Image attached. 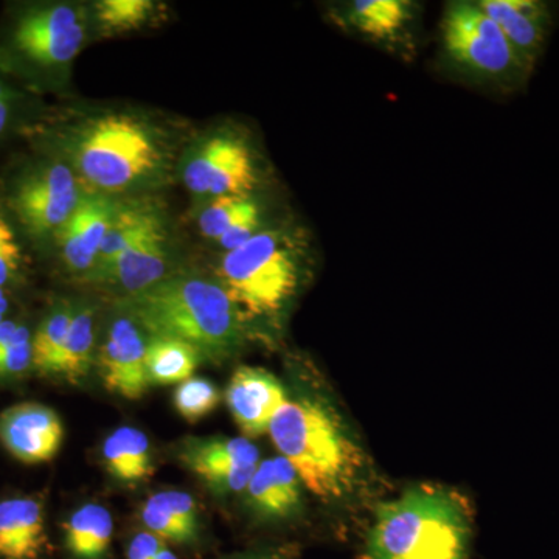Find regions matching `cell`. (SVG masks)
<instances>
[{
	"instance_id": "obj_1",
	"label": "cell",
	"mask_w": 559,
	"mask_h": 559,
	"mask_svg": "<svg viewBox=\"0 0 559 559\" xmlns=\"http://www.w3.org/2000/svg\"><path fill=\"white\" fill-rule=\"evenodd\" d=\"M120 308L151 337L187 342L201 358H229L248 337V320L226 289L218 280L200 275H167L124 296Z\"/></svg>"
},
{
	"instance_id": "obj_16",
	"label": "cell",
	"mask_w": 559,
	"mask_h": 559,
	"mask_svg": "<svg viewBox=\"0 0 559 559\" xmlns=\"http://www.w3.org/2000/svg\"><path fill=\"white\" fill-rule=\"evenodd\" d=\"M167 266L168 234L160 213L154 212L98 282L112 283L131 296L167 277Z\"/></svg>"
},
{
	"instance_id": "obj_15",
	"label": "cell",
	"mask_w": 559,
	"mask_h": 559,
	"mask_svg": "<svg viewBox=\"0 0 559 559\" xmlns=\"http://www.w3.org/2000/svg\"><path fill=\"white\" fill-rule=\"evenodd\" d=\"M477 3L535 72L554 31V3L547 0H477Z\"/></svg>"
},
{
	"instance_id": "obj_3",
	"label": "cell",
	"mask_w": 559,
	"mask_h": 559,
	"mask_svg": "<svg viewBox=\"0 0 559 559\" xmlns=\"http://www.w3.org/2000/svg\"><path fill=\"white\" fill-rule=\"evenodd\" d=\"M471 538L466 503L425 485L378 507L362 559H469Z\"/></svg>"
},
{
	"instance_id": "obj_4",
	"label": "cell",
	"mask_w": 559,
	"mask_h": 559,
	"mask_svg": "<svg viewBox=\"0 0 559 559\" xmlns=\"http://www.w3.org/2000/svg\"><path fill=\"white\" fill-rule=\"evenodd\" d=\"M267 432L301 484L319 499H342L355 489L364 468L362 451L322 401L288 400Z\"/></svg>"
},
{
	"instance_id": "obj_21",
	"label": "cell",
	"mask_w": 559,
	"mask_h": 559,
	"mask_svg": "<svg viewBox=\"0 0 559 559\" xmlns=\"http://www.w3.org/2000/svg\"><path fill=\"white\" fill-rule=\"evenodd\" d=\"M66 547L75 559H103L108 555L114 535V521L98 503L76 510L64 525Z\"/></svg>"
},
{
	"instance_id": "obj_28",
	"label": "cell",
	"mask_w": 559,
	"mask_h": 559,
	"mask_svg": "<svg viewBox=\"0 0 559 559\" xmlns=\"http://www.w3.org/2000/svg\"><path fill=\"white\" fill-rule=\"evenodd\" d=\"M250 194H229V197L213 198L209 207L201 213L200 230L207 240L218 241L235 218L240 215Z\"/></svg>"
},
{
	"instance_id": "obj_38",
	"label": "cell",
	"mask_w": 559,
	"mask_h": 559,
	"mask_svg": "<svg viewBox=\"0 0 559 559\" xmlns=\"http://www.w3.org/2000/svg\"><path fill=\"white\" fill-rule=\"evenodd\" d=\"M7 310H9V301L5 299V294H3V289L0 288V314H5Z\"/></svg>"
},
{
	"instance_id": "obj_24",
	"label": "cell",
	"mask_w": 559,
	"mask_h": 559,
	"mask_svg": "<svg viewBox=\"0 0 559 559\" xmlns=\"http://www.w3.org/2000/svg\"><path fill=\"white\" fill-rule=\"evenodd\" d=\"M157 212L148 201H131L119 204L112 224H110L105 241H103L97 264L90 275L91 280L98 282L105 272L112 266L114 261L119 259L123 249L130 245L132 238L145 226L146 221Z\"/></svg>"
},
{
	"instance_id": "obj_34",
	"label": "cell",
	"mask_w": 559,
	"mask_h": 559,
	"mask_svg": "<svg viewBox=\"0 0 559 559\" xmlns=\"http://www.w3.org/2000/svg\"><path fill=\"white\" fill-rule=\"evenodd\" d=\"M28 330L25 326L16 325L10 320H3L0 323V348L9 347L13 342L20 341L21 337L28 336Z\"/></svg>"
},
{
	"instance_id": "obj_29",
	"label": "cell",
	"mask_w": 559,
	"mask_h": 559,
	"mask_svg": "<svg viewBox=\"0 0 559 559\" xmlns=\"http://www.w3.org/2000/svg\"><path fill=\"white\" fill-rule=\"evenodd\" d=\"M142 521L148 532L159 536L165 543L170 540L176 544H191L198 539L176 520L175 514L170 513V510L157 499L156 495L151 496L143 506Z\"/></svg>"
},
{
	"instance_id": "obj_9",
	"label": "cell",
	"mask_w": 559,
	"mask_h": 559,
	"mask_svg": "<svg viewBox=\"0 0 559 559\" xmlns=\"http://www.w3.org/2000/svg\"><path fill=\"white\" fill-rule=\"evenodd\" d=\"M84 36L86 27L80 10L58 3L22 14L14 27L13 44L35 64L60 68L80 53Z\"/></svg>"
},
{
	"instance_id": "obj_18",
	"label": "cell",
	"mask_w": 559,
	"mask_h": 559,
	"mask_svg": "<svg viewBox=\"0 0 559 559\" xmlns=\"http://www.w3.org/2000/svg\"><path fill=\"white\" fill-rule=\"evenodd\" d=\"M301 480L285 457L263 460L248 485L249 506L266 520H288L299 513Z\"/></svg>"
},
{
	"instance_id": "obj_37",
	"label": "cell",
	"mask_w": 559,
	"mask_h": 559,
	"mask_svg": "<svg viewBox=\"0 0 559 559\" xmlns=\"http://www.w3.org/2000/svg\"><path fill=\"white\" fill-rule=\"evenodd\" d=\"M156 559H179L167 546L157 554Z\"/></svg>"
},
{
	"instance_id": "obj_10",
	"label": "cell",
	"mask_w": 559,
	"mask_h": 559,
	"mask_svg": "<svg viewBox=\"0 0 559 559\" xmlns=\"http://www.w3.org/2000/svg\"><path fill=\"white\" fill-rule=\"evenodd\" d=\"M81 194L79 176L68 165L50 164L24 179L13 205L28 231L44 237L61 229L75 212Z\"/></svg>"
},
{
	"instance_id": "obj_20",
	"label": "cell",
	"mask_w": 559,
	"mask_h": 559,
	"mask_svg": "<svg viewBox=\"0 0 559 559\" xmlns=\"http://www.w3.org/2000/svg\"><path fill=\"white\" fill-rule=\"evenodd\" d=\"M103 460L110 477L124 485L150 480L156 471L148 437L130 426L114 430L105 440Z\"/></svg>"
},
{
	"instance_id": "obj_27",
	"label": "cell",
	"mask_w": 559,
	"mask_h": 559,
	"mask_svg": "<svg viewBox=\"0 0 559 559\" xmlns=\"http://www.w3.org/2000/svg\"><path fill=\"white\" fill-rule=\"evenodd\" d=\"M173 403L186 421L198 423L219 406L221 392L205 378H190L180 382L173 396Z\"/></svg>"
},
{
	"instance_id": "obj_13",
	"label": "cell",
	"mask_w": 559,
	"mask_h": 559,
	"mask_svg": "<svg viewBox=\"0 0 559 559\" xmlns=\"http://www.w3.org/2000/svg\"><path fill=\"white\" fill-rule=\"evenodd\" d=\"M142 329L128 316L114 320L100 352V373L109 392L139 400L148 392L146 347Z\"/></svg>"
},
{
	"instance_id": "obj_32",
	"label": "cell",
	"mask_w": 559,
	"mask_h": 559,
	"mask_svg": "<svg viewBox=\"0 0 559 559\" xmlns=\"http://www.w3.org/2000/svg\"><path fill=\"white\" fill-rule=\"evenodd\" d=\"M32 366L31 334L0 348V377H14L24 373Z\"/></svg>"
},
{
	"instance_id": "obj_23",
	"label": "cell",
	"mask_w": 559,
	"mask_h": 559,
	"mask_svg": "<svg viewBox=\"0 0 559 559\" xmlns=\"http://www.w3.org/2000/svg\"><path fill=\"white\" fill-rule=\"evenodd\" d=\"M200 359V353L187 342L173 337H151L146 347L151 384L171 385L190 380Z\"/></svg>"
},
{
	"instance_id": "obj_11",
	"label": "cell",
	"mask_w": 559,
	"mask_h": 559,
	"mask_svg": "<svg viewBox=\"0 0 559 559\" xmlns=\"http://www.w3.org/2000/svg\"><path fill=\"white\" fill-rule=\"evenodd\" d=\"M180 462L218 495L248 488L260 463V452L248 439L210 437L189 439L179 451Z\"/></svg>"
},
{
	"instance_id": "obj_33",
	"label": "cell",
	"mask_w": 559,
	"mask_h": 559,
	"mask_svg": "<svg viewBox=\"0 0 559 559\" xmlns=\"http://www.w3.org/2000/svg\"><path fill=\"white\" fill-rule=\"evenodd\" d=\"M167 546L164 539L151 532H142L132 538L128 559H156L157 554Z\"/></svg>"
},
{
	"instance_id": "obj_12",
	"label": "cell",
	"mask_w": 559,
	"mask_h": 559,
	"mask_svg": "<svg viewBox=\"0 0 559 559\" xmlns=\"http://www.w3.org/2000/svg\"><path fill=\"white\" fill-rule=\"evenodd\" d=\"M62 440L61 418L44 404L22 403L0 414V443L22 463L50 462L60 452Z\"/></svg>"
},
{
	"instance_id": "obj_7",
	"label": "cell",
	"mask_w": 559,
	"mask_h": 559,
	"mask_svg": "<svg viewBox=\"0 0 559 559\" xmlns=\"http://www.w3.org/2000/svg\"><path fill=\"white\" fill-rule=\"evenodd\" d=\"M325 17L344 35L395 60H417L425 22V5L417 0H342L325 7Z\"/></svg>"
},
{
	"instance_id": "obj_22",
	"label": "cell",
	"mask_w": 559,
	"mask_h": 559,
	"mask_svg": "<svg viewBox=\"0 0 559 559\" xmlns=\"http://www.w3.org/2000/svg\"><path fill=\"white\" fill-rule=\"evenodd\" d=\"M94 347V311L83 307L73 312L68 336L62 342L60 352L55 356L47 374H57L70 382L80 381L91 370Z\"/></svg>"
},
{
	"instance_id": "obj_6",
	"label": "cell",
	"mask_w": 559,
	"mask_h": 559,
	"mask_svg": "<svg viewBox=\"0 0 559 559\" xmlns=\"http://www.w3.org/2000/svg\"><path fill=\"white\" fill-rule=\"evenodd\" d=\"M79 178L97 193L145 186L167 168L160 132L131 114H106L84 121L72 142Z\"/></svg>"
},
{
	"instance_id": "obj_8",
	"label": "cell",
	"mask_w": 559,
	"mask_h": 559,
	"mask_svg": "<svg viewBox=\"0 0 559 559\" xmlns=\"http://www.w3.org/2000/svg\"><path fill=\"white\" fill-rule=\"evenodd\" d=\"M187 189L201 197L259 193L264 170L259 153L240 132L212 135L194 151L182 173Z\"/></svg>"
},
{
	"instance_id": "obj_5",
	"label": "cell",
	"mask_w": 559,
	"mask_h": 559,
	"mask_svg": "<svg viewBox=\"0 0 559 559\" xmlns=\"http://www.w3.org/2000/svg\"><path fill=\"white\" fill-rule=\"evenodd\" d=\"M437 69L463 86L498 97L524 92L535 73L477 0L444 3L439 24Z\"/></svg>"
},
{
	"instance_id": "obj_30",
	"label": "cell",
	"mask_w": 559,
	"mask_h": 559,
	"mask_svg": "<svg viewBox=\"0 0 559 559\" xmlns=\"http://www.w3.org/2000/svg\"><path fill=\"white\" fill-rule=\"evenodd\" d=\"M157 499L175 514L176 520L183 525L191 535L197 536L200 533V514L198 506L193 498L183 491H162L157 492Z\"/></svg>"
},
{
	"instance_id": "obj_25",
	"label": "cell",
	"mask_w": 559,
	"mask_h": 559,
	"mask_svg": "<svg viewBox=\"0 0 559 559\" xmlns=\"http://www.w3.org/2000/svg\"><path fill=\"white\" fill-rule=\"evenodd\" d=\"M156 5L150 0H102L95 3V20L102 32L114 35L138 31L154 17Z\"/></svg>"
},
{
	"instance_id": "obj_35",
	"label": "cell",
	"mask_w": 559,
	"mask_h": 559,
	"mask_svg": "<svg viewBox=\"0 0 559 559\" xmlns=\"http://www.w3.org/2000/svg\"><path fill=\"white\" fill-rule=\"evenodd\" d=\"M10 119V95L5 87L0 84V134L5 130Z\"/></svg>"
},
{
	"instance_id": "obj_26",
	"label": "cell",
	"mask_w": 559,
	"mask_h": 559,
	"mask_svg": "<svg viewBox=\"0 0 559 559\" xmlns=\"http://www.w3.org/2000/svg\"><path fill=\"white\" fill-rule=\"evenodd\" d=\"M73 312L75 310L69 305H61L57 310L50 312L49 318L44 319L36 331L32 342V366L40 373H49L51 362L68 336Z\"/></svg>"
},
{
	"instance_id": "obj_36",
	"label": "cell",
	"mask_w": 559,
	"mask_h": 559,
	"mask_svg": "<svg viewBox=\"0 0 559 559\" xmlns=\"http://www.w3.org/2000/svg\"><path fill=\"white\" fill-rule=\"evenodd\" d=\"M241 559H285L282 555L278 554H261V555H252V557H246Z\"/></svg>"
},
{
	"instance_id": "obj_19",
	"label": "cell",
	"mask_w": 559,
	"mask_h": 559,
	"mask_svg": "<svg viewBox=\"0 0 559 559\" xmlns=\"http://www.w3.org/2000/svg\"><path fill=\"white\" fill-rule=\"evenodd\" d=\"M43 507L31 498L0 502V558L39 559L46 549Z\"/></svg>"
},
{
	"instance_id": "obj_17",
	"label": "cell",
	"mask_w": 559,
	"mask_h": 559,
	"mask_svg": "<svg viewBox=\"0 0 559 559\" xmlns=\"http://www.w3.org/2000/svg\"><path fill=\"white\" fill-rule=\"evenodd\" d=\"M226 403L241 432L253 439L270 430L272 419L288 403V396L271 371L240 367L227 385Z\"/></svg>"
},
{
	"instance_id": "obj_14",
	"label": "cell",
	"mask_w": 559,
	"mask_h": 559,
	"mask_svg": "<svg viewBox=\"0 0 559 559\" xmlns=\"http://www.w3.org/2000/svg\"><path fill=\"white\" fill-rule=\"evenodd\" d=\"M117 207L119 204L108 194L97 191L81 194L75 212L55 234L62 260L70 271L92 274Z\"/></svg>"
},
{
	"instance_id": "obj_2",
	"label": "cell",
	"mask_w": 559,
	"mask_h": 559,
	"mask_svg": "<svg viewBox=\"0 0 559 559\" xmlns=\"http://www.w3.org/2000/svg\"><path fill=\"white\" fill-rule=\"evenodd\" d=\"M308 231L277 219L241 248L223 255L218 282L250 322L277 323L311 270Z\"/></svg>"
},
{
	"instance_id": "obj_31",
	"label": "cell",
	"mask_w": 559,
	"mask_h": 559,
	"mask_svg": "<svg viewBox=\"0 0 559 559\" xmlns=\"http://www.w3.org/2000/svg\"><path fill=\"white\" fill-rule=\"evenodd\" d=\"M22 252L10 224L0 216V288L16 275Z\"/></svg>"
}]
</instances>
